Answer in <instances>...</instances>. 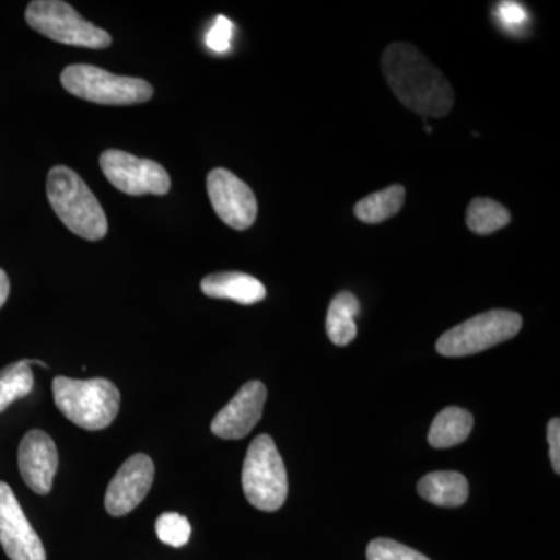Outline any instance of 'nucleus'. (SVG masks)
I'll list each match as a JSON object with an SVG mask.
<instances>
[{
    "label": "nucleus",
    "instance_id": "f257e3e1",
    "mask_svg": "<svg viewBox=\"0 0 560 560\" xmlns=\"http://www.w3.org/2000/svg\"><path fill=\"white\" fill-rule=\"evenodd\" d=\"M382 70L401 105L423 117H444L455 103L451 81L415 46L394 43L383 51Z\"/></svg>",
    "mask_w": 560,
    "mask_h": 560
},
{
    "label": "nucleus",
    "instance_id": "f03ea898",
    "mask_svg": "<svg viewBox=\"0 0 560 560\" xmlns=\"http://www.w3.org/2000/svg\"><path fill=\"white\" fill-rule=\"evenodd\" d=\"M47 198L58 219L73 234L86 241H102L108 234L105 210L79 173L57 165L47 176Z\"/></svg>",
    "mask_w": 560,
    "mask_h": 560
},
{
    "label": "nucleus",
    "instance_id": "7ed1b4c3",
    "mask_svg": "<svg viewBox=\"0 0 560 560\" xmlns=\"http://www.w3.org/2000/svg\"><path fill=\"white\" fill-rule=\"evenodd\" d=\"M51 390L58 410L80 429H106L119 415V389L106 378L75 381L60 375L51 383Z\"/></svg>",
    "mask_w": 560,
    "mask_h": 560
},
{
    "label": "nucleus",
    "instance_id": "20e7f679",
    "mask_svg": "<svg viewBox=\"0 0 560 560\" xmlns=\"http://www.w3.org/2000/svg\"><path fill=\"white\" fill-rule=\"evenodd\" d=\"M242 486L246 499L260 511L280 510L289 495L285 464L268 434L250 442L243 463Z\"/></svg>",
    "mask_w": 560,
    "mask_h": 560
},
{
    "label": "nucleus",
    "instance_id": "39448f33",
    "mask_svg": "<svg viewBox=\"0 0 560 560\" xmlns=\"http://www.w3.org/2000/svg\"><path fill=\"white\" fill-rule=\"evenodd\" d=\"M61 84L69 94L98 105H136L149 102L154 92L149 81L114 75L91 65L68 66L62 70Z\"/></svg>",
    "mask_w": 560,
    "mask_h": 560
},
{
    "label": "nucleus",
    "instance_id": "423d86ee",
    "mask_svg": "<svg viewBox=\"0 0 560 560\" xmlns=\"http://www.w3.org/2000/svg\"><path fill=\"white\" fill-rule=\"evenodd\" d=\"M25 21L33 31L66 46L106 49L113 43L108 32L81 18L61 0H33L25 10Z\"/></svg>",
    "mask_w": 560,
    "mask_h": 560
},
{
    "label": "nucleus",
    "instance_id": "0eeeda50",
    "mask_svg": "<svg viewBox=\"0 0 560 560\" xmlns=\"http://www.w3.org/2000/svg\"><path fill=\"white\" fill-rule=\"evenodd\" d=\"M522 316L511 311H490L445 331L436 342L444 357H467L511 340L522 329Z\"/></svg>",
    "mask_w": 560,
    "mask_h": 560
},
{
    "label": "nucleus",
    "instance_id": "6e6552de",
    "mask_svg": "<svg viewBox=\"0 0 560 560\" xmlns=\"http://www.w3.org/2000/svg\"><path fill=\"white\" fill-rule=\"evenodd\" d=\"M101 167L103 175L116 189L131 197L165 195L171 190V176L161 164L127 151H103Z\"/></svg>",
    "mask_w": 560,
    "mask_h": 560
},
{
    "label": "nucleus",
    "instance_id": "1a4fd4ad",
    "mask_svg": "<svg viewBox=\"0 0 560 560\" xmlns=\"http://www.w3.org/2000/svg\"><path fill=\"white\" fill-rule=\"evenodd\" d=\"M208 194L221 221L235 231H245L257 219V200L248 184L226 168H213L208 175Z\"/></svg>",
    "mask_w": 560,
    "mask_h": 560
},
{
    "label": "nucleus",
    "instance_id": "9d476101",
    "mask_svg": "<svg viewBox=\"0 0 560 560\" xmlns=\"http://www.w3.org/2000/svg\"><path fill=\"white\" fill-rule=\"evenodd\" d=\"M0 545L10 560H47L43 541L25 517L13 490L3 481H0Z\"/></svg>",
    "mask_w": 560,
    "mask_h": 560
},
{
    "label": "nucleus",
    "instance_id": "9b49d317",
    "mask_svg": "<svg viewBox=\"0 0 560 560\" xmlns=\"http://www.w3.org/2000/svg\"><path fill=\"white\" fill-rule=\"evenodd\" d=\"M154 480V464L145 453H136L121 464L106 490L105 508L113 517H121L136 510Z\"/></svg>",
    "mask_w": 560,
    "mask_h": 560
},
{
    "label": "nucleus",
    "instance_id": "f8f14e48",
    "mask_svg": "<svg viewBox=\"0 0 560 560\" xmlns=\"http://www.w3.org/2000/svg\"><path fill=\"white\" fill-rule=\"evenodd\" d=\"M267 401V388L259 381L243 385L234 399L212 420L210 430L221 440H243L259 423Z\"/></svg>",
    "mask_w": 560,
    "mask_h": 560
},
{
    "label": "nucleus",
    "instance_id": "ddd939ff",
    "mask_svg": "<svg viewBox=\"0 0 560 560\" xmlns=\"http://www.w3.org/2000/svg\"><path fill=\"white\" fill-rule=\"evenodd\" d=\"M18 463L22 480L35 493L47 495L54 486L58 469V451L49 434L31 430L20 444Z\"/></svg>",
    "mask_w": 560,
    "mask_h": 560
},
{
    "label": "nucleus",
    "instance_id": "4468645a",
    "mask_svg": "<svg viewBox=\"0 0 560 560\" xmlns=\"http://www.w3.org/2000/svg\"><path fill=\"white\" fill-rule=\"evenodd\" d=\"M201 290L206 296L215 300H231L243 305H253L267 298V289L259 279L245 272L226 271L206 276L201 280Z\"/></svg>",
    "mask_w": 560,
    "mask_h": 560
},
{
    "label": "nucleus",
    "instance_id": "2eb2a0df",
    "mask_svg": "<svg viewBox=\"0 0 560 560\" xmlns=\"http://www.w3.org/2000/svg\"><path fill=\"white\" fill-rule=\"evenodd\" d=\"M422 499L441 508H459L469 499V482L459 471H433L419 481Z\"/></svg>",
    "mask_w": 560,
    "mask_h": 560
},
{
    "label": "nucleus",
    "instance_id": "dca6fc26",
    "mask_svg": "<svg viewBox=\"0 0 560 560\" xmlns=\"http://www.w3.org/2000/svg\"><path fill=\"white\" fill-rule=\"evenodd\" d=\"M474 429V416L458 407H448L434 418L429 431V442L434 448H451L463 444Z\"/></svg>",
    "mask_w": 560,
    "mask_h": 560
},
{
    "label": "nucleus",
    "instance_id": "f3484780",
    "mask_svg": "<svg viewBox=\"0 0 560 560\" xmlns=\"http://www.w3.org/2000/svg\"><path fill=\"white\" fill-rule=\"evenodd\" d=\"M360 313V301L355 294L341 291L330 302L327 312L326 330L330 341L337 346H348L357 338L355 318Z\"/></svg>",
    "mask_w": 560,
    "mask_h": 560
},
{
    "label": "nucleus",
    "instance_id": "a211bd4d",
    "mask_svg": "<svg viewBox=\"0 0 560 560\" xmlns=\"http://www.w3.org/2000/svg\"><path fill=\"white\" fill-rule=\"evenodd\" d=\"M405 195H407L405 187L394 184V186L368 195L366 198L357 202L353 212H355L357 219L363 223H383L399 212L405 202Z\"/></svg>",
    "mask_w": 560,
    "mask_h": 560
},
{
    "label": "nucleus",
    "instance_id": "6ab92c4d",
    "mask_svg": "<svg viewBox=\"0 0 560 560\" xmlns=\"http://www.w3.org/2000/svg\"><path fill=\"white\" fill-rule=\"evenodd\" d=\"M510 221V210L490 198H475L467 209V226L478 235L493 234L501 228L508 226Z\"/></svg>",
    "mask_w": 560,
    "mask_h": 560
},
{
    "label": "nucleus",
    "instance_id": "aec40b11",
    "mask_svg": "<svg viewBox=\"0 0 560 560\" xmlns=\"http://www.w3.org/2000/svg\"><path fill=\"white\" fill-rule=\"evenodd\" d=\"M33 377L31 360H21L0 370V412L7 410L13 401L27 397L32 393Z\"/></svg>",
    "mask_w": 560,
    "mask_h": 560
},
{
    "label": "nucleus",
    "instance_id": "412c9836",
    "mask_svg": "<svg viewBox=\"0 0 560 560\" xmlns=\"http://www.w3.org/2000/svg\"><path fill=\"white\" fill-rule=\"evenodd\" d=\"M156 534L162 544L175 548L184 547L190 540V522L176 512H165L156 521Z\"/></svg>",
    "mask_w": 560,
    "mask_h": 560
},
{
    "label": "nucleus",
    "instance_id": "4be33fe9",
    "mask_svg": "<svg viewBox=\"0 0 560 560\" xmlns=\"http://www.w3.org/2000/svg\"><path fill=\"white\" fill-rule=\"evenodd\" d=\"M368 560H430L422 552L390 539H374L368 545Z\"/></svg>",
    "mask_w": 560,
    "mask_h": 560
},
{
    "label": "nucleus",
    "instance_id": "5701e85b",
    "mask_svg": "<svg viewBox=\"0 0 560 560\" xmlns=\"http://www.w3.org/2000/svg\"><path fill=\"white\" fill-rule=\"evenodd\" d=\"M232 32H234V24L228 18L219 16L206 36V44L217 54H224L230 50Z\"/></svg>",
    "mask_w": 560,
    "mask_h": 560
},
{
    "label": "nucleus",
    "instance_id": "b1692460",
    "mask_svg": "<svg viewBox=\"0 0 560 560\" xmlns=\"http://www.w3.org/2000/svg\"><path fill=\"white\" fill-rule=\"evenodd\" d=\"M497 11H499V20L510 28H518L528 20V13L517 2H501Z\"/></svg>",
    "mask_w": 560,
    "mask_h": 560
},
{
    "label": "nucleus",
    "instance_id": "393cba45",
    "mask_svg": "<svg viewBox=\"0 0 560 560\" xmlns=\"http://www.w3.org/2000/svg\"><path fill=\"white\" fill-rule=\"evenodd\" d=\"M548 444H550V458L552 469L560 474V420L551 419L548 423Z\"/></svg>",
    "mask_w": 560,
    "mask_h": 560
},
{
    "label": "nucleus",
    "instance_id": "a878e982",
    "mask_svg": "<svg viewBox=\"0 0 560 560\" xmlns=\"http://www.w3.org/2000/svg\"><path fill=\"white\" fill-rule=\"evenodd\" d=\"M10 294V279L7 272L0 268V308L3 307Z\"/></svg>",
    "mask_w": 560,
    "mask_h": 560
}]
</instances>
